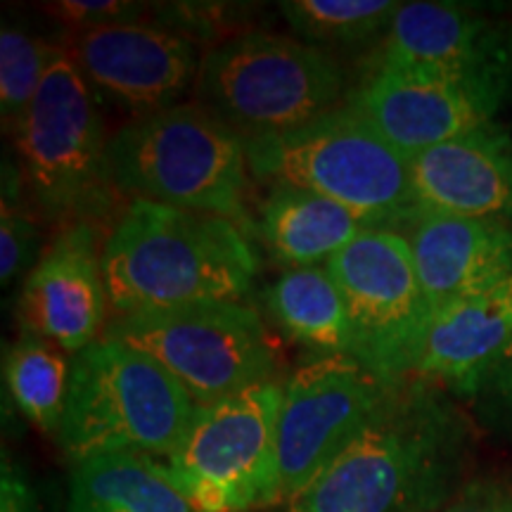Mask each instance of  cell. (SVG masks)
I'll return each instance as SVG.
<instances>
[{
    "label": "cell",
    "instance_id": "obj_10",
    "mask_svg": "<svg viewBox=\"0 0 512 512\" xmlns=\"http://www.w3.org/2000/svg\"><path fill=\"white\" fill-rule=\"evenodd\" d=\"M403 387L347 354L316 356L294 370L280 413L278 505L304 494L392 408Z\"/></svg>",
    "mask_w": 512,
    "mask_h": 512
},
{
    "label": "cell",
    "instance_id": "obj_27",
    "mask_svg": "<svg viewBox=\"0 0 512 512\" xmlns=\"http://www.w3.org/2000/svg\"><path fill=\"white\" fill-rule=\"evenodd\" d=\"M439 512H512V482L496 477L472 479Z\"/></svg>",
    "mask_w": 512,
    "mask_h": 512
},
{
    "label": "cell",
    "instance_id": "obj_21",
    "mask_svg": "<svg viewBox=\"0 0 512 512\" xmlns=\"http://www.w3.org/2000/svg\"><path fill=\"white\" fill-rule=\"evenodd\" d=\"M266 309L292 342L318 356L354 354V328L344 294L328 266L285 271L268 287Z\"/></svg>",
    "mask_w": 512,
    "mask_h": 512
},
{
    "label": "cell",
    "instance_id": "obj_22",
    "mask_svg": "<svg viewBox=\"0 0 512 512\" xmlns=\"http://www.w3.org/2000/svg\"><path fill=\"white\" fill-rule=\"evenodd\" d=\"M3 377L24 418L46 434L60 432L72 380V358L48 339L24 332L5 347Z\"/></svg>",
    "mask_w": 512,
    "mask_h": 512
},
{
    "label": "cell",
    "instance_id": "obj_18",
    "mask_svg": "<svg viewBox=\"0 0 512 512\" xmlns=\"http://www.w3.org/2000/svg\"><path fill=\"white\" fill-rule=\"evenodd\" d=\"M377 60L463 79L505 81L496 31L477 12L453 3H401Z\"/></svg>",
    "mask_w": 512,
    "mask_h": 512
},
{
    "label": "cell",
    "instance_id": "obj_7",
    "mask_svg": "<svg viewBox=\"0 0 512 512\" xmlns=\"http://www.w3.org/2000/svg\"><path fill=\"white\" fill-rule=\"evenodd\" d=\"M98 100L72 57L60 50L12 131L31 204L60 228L91 221L112 192L105 176L110 138Z\"/></svg>",
    "mask_w": 512,
    "mask_h": 512
},
{
    "label": "cell",
    "instance_id": "obj_20",
    "mask_svg": "<svg viewBox=\"0 0 512 512\" xmlns=\"http://www.w3.org/2000/svg\"><path fill=\"white\" fill-rule=\"evenodd\" d=\"M67 512H202L159 463L140 453H105L74 463Z\"/></svg>",
    "mask_w": 512,
    "mask_h": 512
},
{
    "label": "cell",
    "instance_id": "obj_4",
    "mask_svg": "<svg viewBox=\"0 0 512 512\" xmlns=\"http://www.w3.org/2000/svg\"><path fill=\"white\" fill-rule=\"evenodd\" d=\"M249 174L342 204L366 228L401 230L420 211L411 157L349 105L283 133L247 138Z\"/></svg>",
    "mask_w": 512,
    "mask_h": 512
},
{
    "label": "cell",
    "instance_id": "obj_29",
    "mask_svg": "<svg viewBox=\"0 0 512 512\" xmlns=\"http://www.w3.org/2000/svg\"><path fill=\"white\" fill-rule=\"evenodd\" d=\"M479 392H489L503 408L512 411V344L505 349V354L498 358V363L486 375Z\"/></svg>",
    "mask_w": 512,
    "mask_h": 512
},
{
    "label": "cell",
    "instance_id": "obj_14",
    "mask_svg": "<svg viewBox=\"0 0 512 512\" xmlns=\"http://www.w3.org/2000/svg\"><path fill=\"white\" fill-rule=\"evenodd\" d=\"M107 306L95 226L91 221L62 226L24 278L17 304L22 330L79 354L102 337Z\"/></svg>",
    "mask_w": 512,
    "mask_h": 512
},
{
    "label": "cell",
    "instance_id": "obj_1",
    "mask_svg": "<svg viewBox=\"0 0 512 512\" xmlns=\"http://www.w3.org/2000/svg\"><path fill=\"white\" fill-rule=\"evenodd\" d=\"M465 458V420L432 384L413 380L285 512H439Z\"/></svg>",
    "mask_w": 512,
    "mask_h": 512
},
{
    "label": "cell",
    "instance_id": "obj_16",
    "mask_svg": "<svg viewBox=\"0 0 512 512\" xmlns=\"http://www.w3.org/2000/svg\"><path fill=\"white\" fill-rule=\"evenodd\" d=\"M420 209L512 221V136L496 124L411 157Z\"/></svg>",
    "mask_w": 512,
    "mask_h": 512
},
{
    "label": "cell",
    "instance_id": "obj_24",
    "mask_svg": "<svg viewBox=\"0 0 512 512\" xmlns=\"http://www.w3.org/2000/svg\"><path fill=\"white\" fill-rule=\"evenodd\" d=\"M57 55L60 50L31 31L17 24H3V31H0V117H3L5 131L8 128L15 131Z\"/></svg>",
    "mask_w": 512,
    "mask_h": 512
},
{
    "label": "cell",
    "instance_id": "obj_6",
    "mask_svg": "<svg viewBox=\"0 0 512 512\" xmlns=\"http://www.w3.org/2000/svg\"><path fill=\"white\" fill-rule=\"evenodd\" d=\"M347 72L323 48L275 31H245L202 57L197 105L245 138L283 133L347 100Z\"/></svg>",
    "mask_w": 512,
    "mask_h": 512
},
{
    "label": "cell",
    "instance_id": "obj_19",
    "mask_svg": "<svg viewBox=\"0 0 512 512\" xmlns=\"http://www.w3.org/2000/svg\"><path fill=\"white\" fill-rule=\"evenodd\" d=\"M361 230L342 204L292 185H271L254 216V238L285 271L325 266Z\"/></svg>",
    "mask_w": 512,
    "mask_h": 512
},
{
    "label": "cell",
    "instance_id": "obj_12",
    "mask_svg": "<svg viewBox=\"0 0 512 512\" xmlns=\"http://www.w3.org/2000/svg\"><path fill=\"white\" fill-rule=\"evenodd\" d=\"M505 81L463 79L375 60L344 105L413 157L494 124Z\"/></svg>",
    "mask_w": 512,
    "mask_h": 512
},
{
    "label": "cell",
    "instance_id": "obj_2",
    "mask_svg": "<svg viewBox=\"0 0 512 512\" xmlns=\"http://www.w3.org/2000/svg\"><path fill=\"white\" fill-rule=\"evenodd\" d=\"M256 271L259 256L235 223L157 202H128L102 238V273L114 318L240 302Z\"/></svg>",
    "mask_w": 512,
    "mask_h": 512
},
{
    "label": "cell",
    "instance_id": "obj_15",
    "mask_svg": "<svg viewBox=\"0 0 512 512\" xmlns=\"http://www.w3.org/2000/svg\"><path fill=\"white\" fill-rule=\"evenodd\" d=\"M401 233L432 313L512 275V221L420 209Z\"/></svg>",
    "mask_w": 512,
    "mask_h": 512
},
{
    "label": "cell",
    "instance_id": "obj_11",
    "mask_svg": "<svg viewBox=\"0 0 512 512\" xmlns=\"http://www.w3.org/2000/svg\"><path fill=\"white\" fill-rule=\"evenodd\" d=\"M354 328V358L389 384L413 382L432 309L399 230L366 228L328 261Z\"/></svg>",
    "mask_w": 512,
    "mask_h": 512
},
{
    "label": "cell",
    "instance_id": "obj_25",
    "mask_svg": "<svg viewBox=\"0 0 512 512\" xmlns=\"http://www.w3.org/2000/svg\"><path fill=\"white\" fill-rule=\"evenodd\" d=\"M27 192L17 159L3 162V202H0V283L8 287L41 259V230L22 195Z\"/></svg>",
    "mask_w": 512,
    "mask_h": 512
},
{
    "label": "cell",
    "instance_id": "obj_3",
    "mask_svg": "<svg viewBox=\"0 0 512 512\" xmlns=\"http://www.w3.org/2000/svg\"><path fill=\"white\" fill-rule=\"evenodd\" d=\"M112 192L197 214L221 216L254 238L247 138L195 105L136 117L105 150Z\"/></svg>",
    "mask_w": 512,
    "mask_h": 512
},
{
    "label": "cell",
    "instance_id": "obj_5",
    "mask_svg": "<svg viewBox=\"0 0 512 512\" xmlns=\"http://www.w3.org/2000/svg\"><path fill=\"white\" fill-rule=\"evenodd\" d=\"M197 408L155 358L100 337L72 356L57 441L74 463L105 453L169 458L190 430Z\"/></svg>",
    "mask_w": 512,
    "mask_h": 512
},
{
    "label": "cell",
    "instance_id": "obj_17",
    "mask_svg": "<svg viewBox=\"0 0 512 512\" xmlns=\"http://www.w3.org/2000/svg\"><path fill=\"white\" fill-rule=\"evenodd\" d=\"M512 344V275L432 316L413 380L477 394Z\"/></svg>",
    "mask_w": 512,
    "mask_h": 512
},
{
    "label": "cell",
    "instance_id": "obj_13",
    "mask_svg": "<svg viewBox=\"0 0 512 512\" xmlns=\"http://www.w3.org/2000/svg\"><path fill=\"white\" fill-rule=\"evenodd\" d=\"M64 53L95 93L133 119L176 107L202 62L188 36L143 22L76 31Z\"/></svg>",
    "mask_w": 512,
    "mask_h": 512
},
{
    "label": "cell",
    "instance_id": "obj_8",
    "mask_svg": "<svg viewBox=\"0 0 512 512\" xmlns=\"http://www.w3.org/2000/svg\"><path fill=\"white\" fill-rule=\"evenodd\" d=\"M102 337L143 351L169 370L197 406L278 380V339L240 302H204L112 318Z\"/></svg>",
    "mask_w": 512,
    "mask_h": 512
},
{
    "label": "cell",
    "instance_id": "obj_9",
    "mask_svg": "<svg viewBox=\"0 0 512 512\" xmlns=\"http://www.w3.org/2000/svg\"><path fill=\"white\" fill-rule=\"evenodd\" d=\"M285 382L197 408L166 470L202 512H249L278 505V430Z\"/></svg>",
    "mask_w": 512,
    "mask_h": 512
},
{
    "label": "cell",
    "instance_id": "obj_26",
    "mask_svg": "<svg viewBox=\"0 0 512 512\" xmlns=\"http://www.w3.org/2000/svg\"><path fill=\"white\" fill-rule=\"evenodd\" d=\"M46 12L76 31H86L138 22L145 5L126 3V0H60V3H48Z\"/></svg>",
    "mask_w": 512,
    "mask_h": 512
},
{
    "label": "cell",
    "instance_id": "obj_28",
    "mask_svg": "<svg viewBox=\"0 0 512 512\" xmlns=\"http://www.w3.org/2000/svg\"><path fill=\"white\" fill-rule=\"evenodd\" d=\"M0 512H41L34 486L8 456L0 470Z\"/></svg>",
    "mask_w": 512,
    "mask_h": 512
},
{
    "label": "cell",
    "instance_id": "obj_23",
    "mask_svg": "<svg viewBox=\"0 0 512 512\" xmlns=\"http://www.w3.org/2000/svg\"><path fill=\"white\" fill-rule=\"evenodd\" d=\"M401 3L394 0H285L280 3L294 38L309 46H361L387 34Z\"/></svg>",
    "mask_w": 512,
    "mask_h": 512
}]
</instances>
